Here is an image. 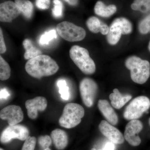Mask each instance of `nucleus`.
<instances>
[{
    "label": "nucleus",
    "mask_w": 150,
    "mask_h": 150,
    "mask_svg": "<svg viewBox=\"0 0 150 150\" xmlns=\"http://www.w3.org/2000/svg\"><path fill=\"white\" fill-rule=\"evenodd\" d=\"M57 38L56 31L55 29L51 30L41 35L39 39V43L40 45H48L51 40Z\"/></svg>",
    "instance_id": "obj_25"
},
{
    "label": "nucleus",
    "mask_w": 150,
    "mask_h": 150,
    "mask_svg": "<svg viewBox=\"0 0 150 150\" xmlns=\"http://www.w3.org/2000/svg\"><path fill=\"white\" fill-rule=\"evenodd\" d=\"M43 150H51V149H49V148H47V149H44Z\"/></svg>",
    "instance_id": "obj_36"
},
{
    "label": "nucleus",
    "mask_w": 150,
    "mask_h": 150,
    "mask_svg": "<svg viewBox=\"0 0 150 150\" xmlns=\"http://www.w3.org/2000/svg\"><path fill=\"white\" fill-rule=\"evenodd\" d=\"M25 68L28 74L36 79L54 75L59 69V66L54 59L42 54L28 60Z\"/></svg>",
    "instance_id": "obj_1"
},
{
    "label": "nucleus",
    "mask_w": 150,
    "mask_h": 150,
    "mask_svg": "<svg viewBox=\"0 0 150 150\" xmlns=\"http://www.w3.org/2000/svg\"><path fill=\"white\" fill-rule=\"evenodd\" d=\"M125 65L131 71V79L136 83H145L149 78L150 64L146 60L137 56H131L126 60Z\"/></svg>",
    "instance_id": "obj_2"
},
{
    "label": "nucleus",
    "mask_w": 150,
    "mask_h": 150,
    "mask_svg": "<svg viewBox=\"0 0 150 150\" xmlns=\"http://www.w3.org/2000/svg\"><path fill=\"white\" fill-rule=\"evenodd\" d=\"M69 55L73 62L84 74L91 75L95 72V64L86 48L77 45L72 46Z\"/></svg>",
    "instance_id": "obj_3"
},
{
    "label": "nucleus",
    "mask_w": 150,
    "mask_h": 150,
    "mask_svg": "<svg viewBox=\"0 0 150 150\" xmlns=\"http://www.w3.org/2000/svg\"><path fill=\"white\" fill-rule=\"evenodd\" d=\"M143 128V124L139 120L137 119L131 120L125 128L124 138L131 146H139L142 141L137 134L142 131Z\"/></svg>",
    "instance_id": "obj_10"
},
{
    "label": "nucleus",
    "mask_w": 150,
    "mask_h": 150,
    "mask_svg": "<svg viewBox=\"0 0 150 150\" xmlns=\"http://www.w3.org/2000/svg\"><path fill=\"white\" fill-rule=\"evenodd\" d=\"M15 2L18 7L21 13L27 19L31 18L33 13V4L28 0H15Z\"/></svg>",
    "instance_id": "obj_20"
},
{
    "label": "nucleus",
    "mask_w": 150,
    "mask_h": 150,
    "mask_svg": "<svg viewBox=\"0 0 150 150\" xmlns=\"http://www.w3.org/2000/svg\"><path fill=\"white\" fill-rule=\"evenodd\" d=\"M100 131L103 135L115 144H121L124 142V137L117 128L108 122L102 121L99 125Z\"/></svg>",
    "instance_id": "obj_13"
},
{
    "label": "nucleus",
    "mask_w": 150,
    "mask_h": 150,
    "mask_svg": "<svg viewBox=\"0 0 150 150\" xmlns=\"http://www.w3.org/2000/svg\"><path fill=\"white\" fill-rule=\"evenodd\" d=\"M51 138L55 147L58 150L64 149L68 145V136L67 133L62 129H56L52 131Z\"/></svg>",
    "instance_id": "obj_16"
},
{
    "label": "nucleus",
    "mask_w": 150,
    "mask_h": 150,
    "mask_svg": "<svg viewBox=\"0 0 150 150\" xmlns=\"http://www.w3.org/2000/svg\"><path fill=\"white\" fill-rule=\"evenodd\" d=\"M81 97L85 105L91 107L93 105L97 93V84L91 79L85 78L80 83Z\"/></svg>",
    "instance_id": "obj_8"
},
{
    "label": "nucleus",
    "mask_w": 150,
    "mask_h": 150,
    "mask_svg": "<svg viewBox=\"0 0 150 150\" xmlns=\"http://www.w3.org/2000/svg\"><path fill=\"white\" fill-rule=\"evenodd\" d=\"M114 143L112 142H108L105 145L104 148L100 150H115V146Z\"/></svg>",
    "instance_id": "obj_34"
},
{
    "label": "nucleus",
    "mask_w": 150,
    "mask_h": 150,
    "mask_svg": "<svg viewBox=\"0 0 150 150\" xmlns=\"http://www.w3.org/2000/svg\"><path fill=\"white\" fill-rule=\"evenodd\" d=\"M71 6H75L78 4L79 0H64Z\"/></svg>",
    "instance_id": "obj_35"
},
{
    "label": "nucleus",
    "mask_w": 150,
    "mask_h": 150,
    "mask_svg": "<svg viewBox=\"0 0 150 150\" xmlns=\"http://www.w3.org/2000/svg\"><path fill=\"white\" fill-rule=\"evenodd\" d=\"M10 96V94L6 88L1 89L0 91L1 99H7Z\"/></svg>",
    "instance_id": "obj_32"
},
{
    "label": "nucleus",
    "mask_w": 150,
    "mask_h": 150,
    "mask_svg": "<svg viewBox=\"0 0 150 150\" xmlns=\"http://www.w3.org/2000/svg\"><path fill=\"white\" fill-rule=\"evenodd\" d=\"M36 143L35 137L29 136L25 140L21 150H34Z\"/></svg>",
    "instance_id": "obj_28"
},
{
    "label": "nucleus",
    "mask_w": 150,
    "mask_h": 150,
    "mask_svg": "<svg viewBox=\"0 0 150 150\" xmlns=\"http://www.w3.org/2000/svg\"><path fill=\"white\" fill-rule=\"evenodd\" d=\"M6 51V48L4 40V35L1 28H0V53L4 54Z\"/></svg>",
    "instance_id": "obj_31"
},
{
    "label": "nucleus",
    "mask_w": 150,
    "mask_h": 150,
    "mask_svg": "<svg viewBox=\"0 0 150 150\" xmlns=\"http://www.w3.org/2000/svg\"><path fill=\"white\" fill-rule=\"evenodd\" d=\"M56 30L62 38L69 42H77L83 40L86 32L83 28L71 23L64 21L56 26Z\"/></svg>",
    "instance_id": "obj_5"
},
{
    "label": "nucleus",
    "mask_w": 150,
    "mask_h": 150,
    "mask_svg": "<svg viewBox=\"0 0 150 150\" xmlns=\"http://www.w3.org/2000/svg\"><path fill=\"white\" fill-rule=\"evenodd\" d=\"M91 150H97L96 149H95V148H93V149H92Z\"/></svg>",
    "instance_id": "obj_38"
},
{
    "label": "nucleus",
    "mask_w": 150,
    "mask_h": 150,
    "mask_svg": "<svg viewBox=\"0 0 150 150\" xmlns=\"http://www.w3.org/2000/svg\"><path fill=\"white\" fill-rule=\"evenodd\" d=\"M131 8L143 13L150 11V0H135L131 5Z\"/></svg>",
    "instance_id": "obj_21"
},
{
    "label": "nucleus",
    "mask_w": 150,
    "mask_h": 150,
    "mask_svg": "<svg viewBox=\"0 0 150 150\" xmlns=\"http://www.w3.org/2000/svg\"><path fill=\"white\" fill-rule=\"evenodd\" d=\"M139 28L140 32L142 34L150 33V14L140 23Z\"/></svg>",
    "instance_id": "obj_27"
},
{
    "label": "nucleus",
    "mask_w": 150,
    "mask_h": 150,
    "mask_svg": "<svg viewBox=\"0 0 150 150\" xmlns=\"http://www.w3.org/2000/svg\"><path fill=\"white\" fill-rule=\"evenodd\" d=\"M11 69L9 65L2 56L0 57V79L6 81L10 77Z\"/></svg>",
    "instance_id": "obj_22"
},
{
    "label": "nucleus",
    "mask_w": 150,
    "mask_h": 150,
    "mask_svg": "<svg viewBox=\"0 0 150 150\" xmlns=\"http://www.w3.org/2000/svg\"><path fill=\"white\" fill-rule=\"evenodd\" d=\"M85 114L83 108L76 103H69L65 105L59 119L60 126L67 129L74 128L81 121Z\"/></svg>",
    "instance_id": "obj_4"
},
{
    "label": "nucleus",
    "mask_w": 150,
    "mask_h": 150,
    "mask_svg": "<svg viewBox=\"0 0 150 150\" xmlns=\"http://www.w3.org/2000/svg\"><path fill=\"white\" fill-rule=\"evenodd\" d=\"M29 131L23 125L16 124L9 126L2 132L1 142L3 144L8 143L13 139L25 141L29 137Z\"/></svg>",
    "instance_id": "obj_9"
},
{
    "label": "nucleus",
    "mask_w": 150,
    "mask_h": 150,
    "mask_svg": "<svg viewBox=\"0 0 150 150\" xmlns=\"http://www.w3.org/2000/svg\"><path fill=\"white\" fill-rule=\"evenodd\" d=\"M149 51H150V41L149 42Z\"/></svg>",
    "instance_id": "obj_37"
},
{
    "label": "nucleus",
    "mask_w": 150,
    "mask_h": 150,
    "mask_svg": "<svg viewBox=\"0 0 150 150\" xmlns=\"http://www.w3.org/2000/svg\"><path fill=\"white\" fill-rule=\"evenodd\" d=\"M48 104L47 99L44 97L38 96L32 99L28 100L25 103L28 117L35 119L38 115V111H43L46 109Z\"/></svg>",
    "instance_id": "obj_14"
},
{
    "label": "nucleus",
    "mask_w": 150,
    "mask_h": 150,
    "mask_svg": "<svg viewBox=\"0 0 150 150\" xmlns=\"http://www.w3.org/2000/svg\"><path fill=\"white\" fill-rule=\"evenodd\" d=\"M21 13L15 2L8 1L0 4V21L11 23Z\"/></svg>",
    "instance_id": "obj_12"
},
{
    "label": "nucleus",
    "mask_w": 150,
    "mask_h": 150,
    "mask_svg": "<svg viewBox=\"0 0 150 150\" xmlns=\"http://www.w3.org/2000/svg\"><path fill=\"white\" fill-rule=\"evenodd\" d=\"M0 150H4L3 149H2V148H1V149H0Z\"/></svg>",
    "instance_id": "obj_40"
},
{
    "label": "nucleus",
    "mask_w": 150,
    "mask_h": 150,
    "mask_svg": "<svg viewBox=\"0 0 150 150\" xmlns=\"http://www.w3.org/2000/svg\"><path fill=\"white\" fill-rule=\"evenodd\" d=\"M131 98L132 96L130 95H123L121 94L117 88L114 89L113 93L109 96V98L112 106L118 109L123 107Z\"/></svg>",
    "instance_id": "obj_17"
},
{
    "label": "nucleus",
    "mask_w": 150,
    "mask_h": 150,
    "mask_svg": "<svg viewBox=\"0 0 150 150\" xmlns=\"http://www.w3.org/2000/svg\"><path fill=\"white\" fill-rule=\"evenodd\" d=\"M39 146L43 149L49 148L52 143V139L47 135L40 136L38 139Z\"/></svg>",
    "instance_id": "obj_29"
},
{
    "label": "nucleus",
    "mask_w": 150,
    "mask_h": 150,
    "mask_svg": "<svg viewBox=\"0 0 150 150\" xmlns=\"http://www.w3.org/2000/svg\"><path fill=\"white\" fill-rule=\"evenodd\" d=\"M102 23L97 18L94 16L90 17L86 21V25L89 30L93 33L100 32Z\"/></svg>",
    "instance_id": "obj_23"
},
{
    "label": "nucleus",
    "mask_w": 150,
    "mask_h": 150,
    "mask_svg": "<svg viewBox=\"0 0 150 150\" xmlns=\"http://www.w3.org/2000/svg\"><path fill=\"white\" fill-rule=\"evenodd\" d=\"M98 108L108 122L115 125L118 123V117L109 103L105 100H100L98 104Z\"/></svg>",
    "instance_id": "obj_15"
},
{
    "label": "nucleus",
    "mask_w": 150,
    "mask_h": 150,
    "mask_svg": "<svg viewBox=\"0 0 150 150\" xmlns=\"http://www.w3.org/2000/svg\"><path fill=\"white\" fill-rule=\"evenodd\" d=\"M149 125L150 126V118L149 119Z\"/></svg>",
    "instance_id": "obj_39"
},
{
    "label": "nucleus",
    "mask_w": 150,
    "mask_h": 150,
    "mask_svg": "<svg viewBox=\"0 0 150 150\" xmlns=\"http://www.w3.org/2000/svg\"><path fill=\"white\" fill-rule=\"evenodd\" d=\"M50 0H36L35 5L38 8L41 10H47L50 6Z\"/></svg>",
    "instance_id": "obj_30"
},
{
    "label": "nucleus",
    "mask_w": 150,
    "mask_h": 150,
    "mask_svg": "<svg viewBox=\"0 0 150 150\" xmlns=\"http://www.w3.org/2000/svg\"><path fill=\"white\" fill-rule=\"evenodd\" d=\"M109 28L107 25L102 23L101 25V28H100V32L103 35H107L109 32Z\"/></svg>",
    "instance_id": "obj_33"
},
{
    "label": "nucleus",
    "mask_w": 150,
    "mask_h": 150,
    "mask_svg": "<svg viewBox=\"0 0 150 150\" xmlns=\"http://www.w3.org/2000/svg\"><path fill=\"white\" fill-rule=\"evenodd\" d=\"M132 30V25L127 19L124 18L115 19L109 28L107 34L108 42L110 45L117 44L122 34H129L131 33Z\"/></svg>",
    "instance_id": "obj_7"
},
{
    "label": "nucleus",
    "mask_w": 150,
    "mask_h": 150,
    "mask_svg": "<svg viewBox=\"0 0 150 150\" xmlns=\"http://www.w3.org/2000/svg\"><path fill=\"white\" fill-rule=\"evenodd\" d=\"M150 108V100L147 97L140 96L133 99L125 108L124 118L128 120H135L142 117Z\"/></svg>",
    "instance_id": "obj_6"
},
{
    "label": "nucleus",
    "mask_w": 150,
    "mask_h": 150,
    "mask_svg": "<svg viewBox=\"0 0 150 150\" xmlns=\"http://www.w3.org/2000/svg\"><path fill=\"white\" fill-rule=\"evenodd\" d=\"M54 8L52 9V15L56 18H60L63 15V5L60 0H54Z\"/></svg>",
    "instance_id": "obj_26"
},
{
    "label": "nucleus",
    "mask_w": 150,
    "mask_h": 150,
    "mask_svg": "<svg viewBox=\"0 0 150 150\" xmlns=\"http://www.w3.org/2000/svg\"><path fill=\"white\" fill-rule=\"evenodd\" d=\"M0 118L7 121L9 126H14L20 123L23 119L21 108L16 105H10L1 110Z\"/></svg>",
    "instance_id": "obj_11"
},
{
    "label": "nucleus",
    "mask_w": 150,
    "mask_h": 150,
    "mask_svg": "<svg viewBox=\"0 0 150 150\" xmlns=\"http://www.w3.org/2000/svg\"><path fill=\"white\" fill-rule=\"evenodd\" d=\"M23 45L25 49L24 57L26 60H28L42 55V52L33 46L32 42L30 39H25L23 42Z\"/></svg>",
    "instance_id": "obj_19"
},
{
    "label": "nucleus",
    "mask_w": 150,
    "mask_h": 150,
    "mask_svg": "<svg viewBox=\"0 0 150 150\" xmlns=\"http://www.w3.org/2000/svg\"><path fill=\"white\" fill-rule=\"evenodd\" d=\"M116 7L114 5L106 6L101 1H98L94 7L95 13L99 16L103 17H108L115 13Z\"/></svg>",
    "instance_id": "obj_18"
},
{
    "label": "nucleus",
    "mask_w": 150,
    "mask_h": 150,
    "mask_svg": "<svg viewBox=\"0 0 150 150\" xmlns=\"http://www.w3.org/2000/svg\"><path fill=\"white\" fill-rule=\"evenodd\" d=\"M59 89V93L61 98L64 100H67L69 99V88L67 86V81L64 79H59L57 83Z\"/></svg>",
    "instance_id": "obj_24"
}]
</instances>
